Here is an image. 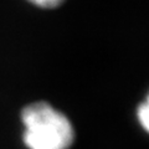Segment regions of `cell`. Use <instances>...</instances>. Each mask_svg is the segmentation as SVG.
<instances>
[{"instance_id":"6da1fadb","label":"cell","mask_w":149,"mask_h":149,"mask_svg":"<svg viewBox=\"0 0 149 149\" xmlns=\"http://www.w3.org/2000/svg\"><path fill=\"white\" fill-rule=\"evenodd\" d=\"M22 141L27 149H68L73 127L62 112L47 102H34L21 111Z\"/></svg>"},{"instance_id":"3957f363","label":"cell","mask_w":149,"mask_h":149,"mask_svg":"<svg viewBox=\"0 0 149 149\" xmlns=\"http://www.w3.org/2000/svg\"><path fill=\"white\" fill-rule=\"evenodd\" d=\"M26 1L40 9H55L61 5L65 0H26Z\"/></svg>"},{"instance_id":"7a4b0ae2","label":"cell","mask_w":149,"mask_h":149,"mask_svg":"<svg viewBox=\"0 0 149 149\" xmlns=\"http://www.w3.org/2000/svg\"><path fill=\"white\" fill-rule=\"evenodd\" d=\"M137 117L139 123L142 124V127L148 130L149 128V106H148V98H146V101L138 106L137 109Z\"/></svg>"}]
</instances>
